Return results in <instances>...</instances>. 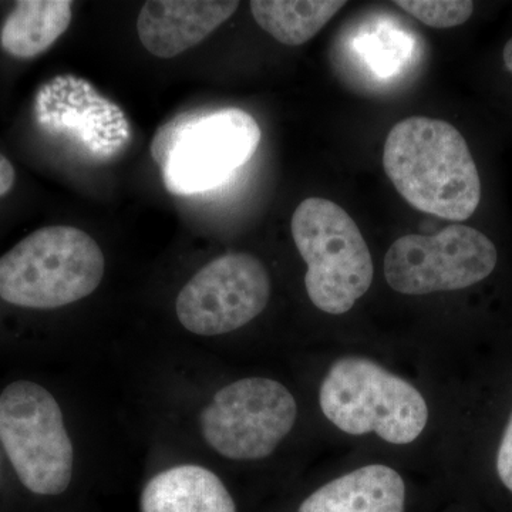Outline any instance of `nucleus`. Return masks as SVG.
Returning a JSON list of instances; mask_svg holds the SVG:
<instances>
[{
    "label": "nucleus",
    "mask_w": 512,
    "mask_h": 512,
    "mask_svg": "<svg viewBox=\"0 0 512 512\" xmlns=\"http://www.w3.org/2000/svg\"><path fill=\"white\" fill-rule=\"evenodd\" d=\"M383 167L412 207L448 221H466L481 200V181L467 141L447 121L409 117L390 130Z\"/></svg>",
    "instance_id": "nucleus-1"
},
{
    "label": "nucleus",
    "mask_w": 512,
    "mask_h": 512,
    "mask_svg": "<svg viewBox=\"0 0 512 512\" xmlns=\"http://www.w3.org/2000/svg\"><path fill=\"white\" fill-rule=\"evenodd\" d=\"M103 275L99 244L82 229L53 225L0 258V298L20 308H62L92 295Z\"/></svg>",
    "instance_id": "nucleus-2"
},
{
    "label": "nucleus",
    "mask_w": 512,
    "mask_h": 512,
    "mask_svg": "<svg viewBox=\"0 0 512 512\" xmlns=\"http://www.w3.org/2000/svg\"><path fill=\"white\" fill-rule=\"evenodd\" d=\"M261 138L247 111H188L158 128L151 156L168 191L194 194L224 183L254 156Z\"/></svg>",
    "instance_id": "nucleus-3"
},
{
    "label": "nucleus",
    "mask_w": 512,
    "mask_h": 512,
    "mask_svg": "<svg viewBox=\"0 0 512 512\" xmlns=\"http://www.w3.org/2000/svg\"><path fill=\"white\" fill-rule=\"evenodd\" d=\"M319 402L339 430L376 433L392 444L413 443L429 420L426 400L413 384L363 357H342L330 366Z\"/></svg>",
    "instance_id": "nucleus-4"
},
{
    "label": "nucleus",
    "mask_w": 512,
    "mask_h": 512,
    "mask_svg": "<svg viewBox=\"0 0 512 512\" xmlns=\"http://www.w3.org/2000/svg\"><path fill=\"white\" fill-rule=\"evenodd\" d=\"M292 237L308 265L306 292L313 305L330 315L355 306L373 282L372 255L348 212L325 198H306L292 217Z\"/></svg>",
    "instance_id": "nucleus-5"
},
{
    "label": "nucleus",
    "mask_w": 512,
    "mask_h": 512,
    "mask_svg": "<svg viewBox=\"0 0 512 512\" xmlns=\"http://www.w3.org/2000/svg\"><path fill=\"white\" fill-rule=\"evenodd\" d=\"M0 443L20 483L59 495L73 477L74 450L53 394L37 383H10L0 394Z\"/></svg>",
    "instance_id": "nucleus-6"
},
{
    "label": "nucleus",
    "mask_w": 512,
    "mask_h": 512,
    "mask_svg": "<svg viewBox=\"0 0 512 512\" xmlns=\"http://www.w3.org/2000/svg\"><path fill=\"white\" fill-rule=\"evenodd\" d=\"M298 407L279 382L262 377L222 387L201 414L205 441L231 460L271 456L295 426Z\"/></svg>",
    "instance_id": "nucleus-7"
},
{
    "label": "nucleus",
    "mask_w": 512,
    "mask_h": 512,
    "mask_svg": "<svg viewBox=\"0 0 512 512\" xmlns=\"http://www.w3.org/2000/svg\"><path fill=\"white\" fill-rule=\"evenodd\" d=\"M497 248L483 232L450 225L436 235L409 234L384 256V276L403 295L458 291L493 274Z\"/></svg>",
    "instance_id": "nucleus-8"
},
{
    "label": "nucleus",
    "mask_w": 512,
    "mask_h": 512,
    "mask_svg": "<svg viewBox=\"0 0 512 512\" xmlns=\"http://www.w3.org/2000/svg\"><path fill=\"white\" fill-rule=\"evenodd\" d=\"M271 298V278L254 255H222L200 269L177 298L181 325L200 336L234 332L261 315Z\"/></svg>",
    "instance_id": "nucleus-9"
},
{
    "label": "nucleus",
    "mask_w": 512,
    "mask_h": 512,
    "mask_svg": "<svg viewBox=\"0 0 512 512\" xmlns=\"http://www.w3.org/2000/svg\"><path fill=\"white\" fill-rule=\"evenodd\" d=\"M40 120L94 160H110L131 137L126 114L92 84L74 76L56 77L40 94Z\"/></svg>",
    "instance_id": "nucleus-10"
},
{
    "label": "nucleus",
    "mask_w": 512,
    "mask_h": 512,
    "mask_svg": "<svg viewBox=\"0 0 512 512\" xmlns=\"http://www.w3.org/2000/svg\"><path fill=\"white\" fill-rule=\"evenodd\" d=\"M239 3L228 0H154L137 19V33L151 55L171 59L197 46L227 22Z\"/></svg>",
    "instance_id": "nucleus-11"
},
{
    "label": "nucleus",
    "mask_w": 512,
    "mask_h": 512,
    "mask_svg": "<svg viewBox=\"0 0 512 512\" xmlns=\"http://www.w3.org/2000/svg\"><path fill=\"white\" fill-rule=\"evenodd\" d=\"M406 485L383 464L336 478L303 501L298 512H404Z\"/></svg>",
    "instance_id": "nucleus-12"
},
{
    "label": "nucleus",
    "mask_w": 512,
    "mask_h": 512,
    "mask_svg": "<svg viewBox=\"0 0 512 512\" xmlns=\"http://www.w3.org/2000/svg\"><path fill=\"white\" fill-rule=\"evenodd\" d=\"M141 512H237V507L217 474L185 464L148 481Z\"/></svg>",
    "instance_id": "nucleus-13"
},
{
    "label": "nucleus",
    "mask_w": 512,
    "mask_h": 512,
    "mask_svg": "<svg viewBox=\"0 0 512 512\" xmlns=\"http://www.w3.org/2000/svg\"><path fill=\"white\" fill-rule=\"evenodd\" d=\"M72 2L22 0L3 23L0 43L19 59L42 55L69 28Z\"/></svg>",
    "instance_id": "nucleus-14"
},
{
    "label": "nucleus",
    "mask_w": 512,
    "mask_h": 512,
    "mask_svg": "<svg viewBox=\"0 0 512 512\" xmlns=\"http://www.w3.org/2000/svg\"><path fill=\"white\" fill-rule=\"evenodd\" d=\"M342 0H252L255 22L286 46H301L318 35L336 13Z\"/></svg>",
    "instance_id": "nucleus-15"
},
{
    "label": "nucleus",
    "mask_w": 512,
    "mask_h": 512,
    "mask_svg": "<svg viewBox=\"0 0 512 512\" xmlns=\"http://www.w3.org/2000/svg\"><path fill=\"white\" fill-rule=\"evenodd\" d=\"M404 12L434 29L463 25L474 12L470 0H399L394 2Z\"/></svg>",
    "instance_id": "nucleus-16"
},
{
    "label": "nucleus",
    "mask_w": 512,
    "mask_h": 512,
    "mask_svg": "<svg viewBox=\"0 0 512 512\" xmlns=\"http://www.w3.org/2000/svg\"><path fill=\"white\" fill-rule=\"evenodd\" d=\"M497 471L500 480L512 493V414L498 448Z\"/></svg>",
    "instance_id": "nucleus-17"
},
{
    "label": "nucleus",
    "mask_w": 512,
    "mask_h": 512,
    "mask_svg": "<svg viewBox=\"0 0 512 512\" xmlns=\"http://www.w3.org/2000/svg\"><path fill=\"white\" fill-rule=\"evenodd\" d=\"M15 168L5 156L0 154V197L8 194L15 184Z\"/></svg>",
    "instance_id": "nucleus-18"
},
{
    "label": "nucleus",
    "mask_w": 512,
    "mask_h": 512,
    "mask_svg": "<svg viewBox=\"0 0 512 512\" xmlns=\"http://www.w3.org/2000/svg\"><path fill=\"white\" fill-rule=\"evenodd\" d=\"M503 57L505 67H507L508 72L512 74V39L508 40L507 45H505Z\"/></svg>",
    "instance_id": "nucleus-19"
}]
</instances>
